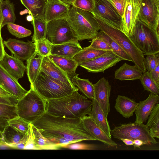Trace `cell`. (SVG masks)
I'll use <instances>...</instances> for the list:
<instances>
[{
	"label": "cell",
	"mask_w": 159,
	"mask_h": 159,
	"mask_svg": "<svg viewBox=\"0 0 159 159\" xmlns=\"http://www.w3.org/2000/svg\"><path fill=\"white\" fill-rule=\"evenodd\" d=\"M31 124L43 137L60 148L83 141L96 140L86 130L81 118L56 116L46 113Z\"/></svg>",
	"instance_id": "6da1fadb"
},
{
	"label": "cell",
	"mask_w": 159,
	"mask_h": 159,
	"mask_svg": "<svg viewBox=\"0 0 159 159\" xmlns=\"http://www.w3.org/2000/svg\"><path fill=\"white\" fill-rule=\"evenodd\" d=\"M92 100L75 91L67 96L46 101V113L56 116L82 118L90 115Z\"/></svg>",
	"instance_id": "7a4b0ae2"
},
{
	"label": "cell",
	"mask_w": 159,
	"mask_h": 159,
	"mask_svg": "<svg viewBox=\"0 0 159 159\" xmlns=\"http://www.w3.org/2000/svg\"><path fill=\"white\" fill-rule=\"evenodd\" d=\"M66 19L78 41L92 39L100 30L92 12L73 6Z\"/></svg>",
	"instance_id": "3957f363"
},
{
	"label": "cell",
	"mask_w": 159,
	"mask_h": 159,
	"mask_svg": "<svg viewBox=\"0 0 159 159\" xmlns=\"http://www.w3.org/2000/svg\"><path fill=\"white\" fill-rule=\"evenodd\" d=\"M94 17L100 30L116 42L130 57L135 65L143 73L145 72L146 70L143 63L144 54L135 45L130 37L120 30L97 16Z\"/></svg>",
	"instance_id": "277c9868"
},
{
	"label": "cell",
	"mask_w": 159,
	"mask_h": 159,
	"mask_svg": "<svg viewBox=\"0 0 159 159\" xmlns=\"http://www.w3.org/2000/svg\"><path fill=\"white\" fill-rule=\"evenodd\" d=\"M46 101L30 86V90L16 103L18 116L32 123L46 113Z\"/></svg>",
	"instance_id": "5b68a950"
},
{
	"label": "cell",
	"mask_w": 159,
	"mask_h": 159,
	"mask_svg": "<svg viewBox=\"0 0 159 159\" xmlns=\"http://www.w3.org/2000/svg\"><path fill=\"white\" fill-rule=\"evenodd\" d=\"M159 33L137 18L129 36L137 48L145 55L159 53Z\"/></svg>",
	"instance_id": "8992f818"
},
{
	"label": "cell",
	"mask_w": 159,
	"mask_h": 159,
	"mask_svg": "<svg viewBox=\"0 0 159 159\" xmlns=\"http://www.w3.org/2000/svg\"><path fill=\"white\" fill-rule=\"evenodd\" d=\"M30 86L46 100L63 97L79 90L53 79L41 70Z\"/></svg>",
	"instance_id": "52a82bcc"
},
{
	"label": "cell",
	"mask_w": 159,
	"mask_h": 159,
	"mask_svg": "<svg viewBox=\"0 0 159 159\" xmlns=\"http://www.w3.org/2000/svg\"><path fill=\"white\" fill-rule=\"evenodd\" d=\"M111 134L114 138L119 140L127 138L134 141L139 139L144 145H152L158 143L151 135L149 128L146 125L134 122L122 124L115 127L111 131Z\"/></svg>",
	"instance_id": "ba28073f"
},
{
	"label": "cell",
	"mask_w": 159,
	"mask_h": 159,
	"mask_svg": "<svg viewBox=\"0 0 159 159\" xmlns=\"http://www.w3.org/2000/svg\"><path fill=\"white\" fill-rule=\"evenodd\" d=\"M46 38L53 45L79 41L66 18L47 23Z\"/></svg>",
	"instance_id": "9c48e42d"
},
{
	"label": "cell",
	"mask_w": 159,
	"mask_h": 159,
	"mask_svg": "<svg viewBox=\"0 0 159 159\" xmlns=\"http://www.w3.org/2000/svg\"><path fill=\"white\" fill-rule=\"evenodd\" d=\"M94 1L93 15L121 30L122 18L112 5L106 0Z\"/></svg>",
	"instance_id": "30bf717a"
},
{
	"label": "cell",
	"mask_w": 159,
	"mask_h": 159,
	"mask_svg": "<svg viewBox=\"0 0 159 159\" xmlns=\"http://www.w3.org/2000/svg\"><path fill=\"white\" fill-rule=\"evenodd\" d=\"M139 20L159 33V5L155 0H139Z\"/></svg>",
	"instance_id": "8fae6325"
},
{
	"label": "cell",
	"mask_w": 159,
	"mask_h": 159,
	"mask_svg": "<svg viewBox=\"0 0 159 159\" xmlns=\"http://www.w3.org/2000/svg\"><path fill=\"white\" fill-rule=\"evenodd\" d=\"M121 60V58L110 51L100 57L78 65L89 72L98 73L104 72Z\"/></svg>",
	"instance_id": "7c38bea8"
},
{
	"label": "cell",
	"mask_w": 159,
	"mask_h": 159,
	"mask_svg": "<svg viewBox=\"0 0 159 159\" xmlns=\"http://www.w3.org/2000/svg\"><path fill=\"white\" fill-rule=\"evenodd\" d=\"M4 45L11 52L14 57L23 61L27 60L36 52L35 43L28 41H23L9 38L3 41Z\"/></svg>",
	"instance_id": "4fadbf2b"
},
{
	"label": "cell",
	"mask_w": 159,
	"mask_h": 159,
	"mask_svg": "<svg viewBox=\"0 0 159 159\" xmlns=\"http://www.w3.org/2000/svg\"><path fill=\"white\" fill-rule=\"evenodd\" d=\"M140 7V2L126 0L122 17L121 30L129 37L132 33Z\"/></svg>",
	"instance_id": "5bb4252c"
},
{
	"label": "cell",
	"mask_w": 159,
	"mask_h": 159,
	"mask_svg": "<svg viewBox=\"0 0 159 159\" xmlns=\"http://www.w3.org/2000/svg\"><path fill=\"white\" fill-rule=\"evenodd\" d=\"M95 99L107 117L110 111L109 99L111 89L108 80L102 77L94 84Z\"/></svg>",
	"instance_id": "9a60e30c"
},
{
	"label": "cell",
	"mask_w": 159,
	"mask_h": 159,
	"mask_svg": "<svg viewBox=\"0 0 159 159\" xmlns=\"http://www.w3.org/2000/svg\"><path fill=\"white\" fill-rule=\"evenodd\" d=\"M0 87L18 100L23 97L28 92L0 64Z\"/></svg>",
	"instance_id": "2e32d148"
},
{
	"label": "cell",
	"mask_w": 159,
	"mask_h": 159,
	"mask_svg": "<svg viewBox=\"0 0 159 159\" xmlns=\"http://www.w3.org/2000/svg\"><path fill=\"white\" fill-rule=\"evenodd\" d=\"M41 70L53 79L75 89H78L73 84L68 75L55 64L48 56L43 57Z\"/></svg>",
	"instance_id": "e0dca14e"
},
{
	"label": "cell",
	"mask_w": 159,
	"mask_h": 159,
	"mask_svg": "<svg viewBox=\"0 0 159 159\" xmlns=\"http://www.w3.org/2000/svg\"><path fill=\"white\" fill-rule=\"evenodd\" d=\"M70 8L71 6L61 0H52L47 2L44 9V19L48 22L55 20L66 18Z\"/></svg>",
	"instance_id": "ac0fdd59"
},
{
	"label": "cell",
	"mask_w": 159,
	"mask_h": 159,
	"mask_svg": "<svg viewBox=\"0 0 159 159\" xmlns=\"http://www.w3.org/2000/svg\"><path fill=\"white\" fill-rule=\"evenodd\" d=\"M84 127L96 140L100 141L108 147H116L117 144L110 138L95 122L90 116H85L81 118Z\"/></svg>",
	"instance_id": "d6986e66"
},
{
	"label": "cell",
	"mask_w": 159,
	"mask_h": 159,
	"mask_svg": "<svg viewBox=\"0 0 159 159\" xmlns=\"http://www.w3.org/2000/svg\"><path fill=\"white\" fill-rule=\"evenodd\" d=\"M0 64L15 79L18 80L24 75L26 66L22 61L8 54L6 52L0 61Z\"/></svg>",
	"instance_id": "ffe728a7"
},
{
	"label": "cell",
	"mask_w": 159,
	"mask_h": 159,
	"mask_svg": "<svg viewBox=\"0 0 159 159\" xmlns=\"http://www.w3.org/2000/svg\"><path fill=\"white\" fill-rule=\"evenodd\" d=\"M159 102V95L151 93L146 99L140 101L134 111L136 115L134 122L143 124L146 122L153 109Z\"/></svg>",
	"instance_id": "44dd1931"
},
{
	"label": "cell",
	"mask_w": 159,
	"mask_h": 159,
	"mask_svg": "<svg viewBox=\"0 0 159 159\" xmlns=\"http://www.w3.org/2000/svg\"><path fill=\"white\" fill-rule=\"evenodd\" d=\"M82 49L78 42H70L56 45L52 44L50 54L73 58Z\"/></svg>",
	"instance_id": "7402d4cb"
},
{
	"label": "cell",
	"mask_w": 159,
	"mask_h": 159,
	"mask_svg": "<svg viewBox=\"0 0 159 159\" xmlns=\"http://www.w3.org/2000/svg\"><path fill=\"white\" fill-rule=\"evenodd\" d=\"M115 101L114 108L125 118L133 116L139 104L133 99L123 95H118Z\"/></svg>",
	"instance_id": "603a6c76"
},
{
	"label": "cell",
	"mask_w": 159,
	"mask_h": 159,
	"mask_svg": "<svg viewBox=\"0 0 159 159\" xmlns=\"http://www.w3.org/2000/svg\"><path fill=\"white\" fill-rule=\"evenodd\" d=\"M143 73L136 65L131 66L125 63L116 70L114 77L121 81L134 80L139 79Z\"/></svg>",
	"instance_id": "cb8c5ba5"
},
{
	"label": "cell",
	"mask_w": 159,
	"mask_h": 159,
	"mask_svg": "<svg viewBox=\"0 0 159 159\" xmlns=\"http://www.w3.org/2000/svg\"><path fill=\"white\" fill-rule=\"evenodd\" d=\"M93 103L91 111L90 116L95 122L111 138V129L107 118L97 101L95 99L92 100Z\"/></svg>",
	"instance_id": "d4e9b609"
},
{
	"label": "cell",
	"mask_w": 159,
	"mask_h": 159,
	"mask_svg": "<svg viewBox=\"0 0 159 159\" xmlns=\"http://www.w3.org/2000/svg\"><path fill=\"white\" fill-rule=\"evenodd\" d=\"M48 57L55 64L66 73L71 79L74 76L79 75L75 73L78 64L73 58L51 54Z\"/></svg>",
	"instance_id": "484cf974"
},
{
	"label": "cell",
	"mask_w": 159,
	"mask_h": 159,
	"mask_svg": "<svg viewBox=\"0 0 159 159\" xmlns=\"http://www.w3.org/2000/svg\"><path fill=\"white\" fill-rule=\"evenodd\" d=\"M43 57L36 51L26 60V73L30 84L34 83L40 72Z\"/></svg>",
	"instance_id": "4316f807"
},
{
	"label": "cell",
	"mask_w": 159,
	"mask_h": 159,
	"mask_svg": "<svg viewBox=\"0 0 159 159\" xmlns=\"http://www.w3.org/2000/svg\"><path fill=\"white\" fill-rule=\"evenodd\" d=\"M16 20L15 8L9 0L0 2V22L1 29L9 23H14Z\"/></svg>",
	"instance_id": "83f0119b"
},
{
	"label": "cell",
	"mask_w": 159,
	"mask_h": 159,
	"mask_svg": "<svg viewBox=\"0 0 159 159\" xmlns=\"http://www.w3.org/2000/svg\"><path fill=\"white\" fill-rule=\"evenodd\" d=\"M33 17L44 19L46 0H20Z\"/></svg>",
	"instance_id": "f1b7e54d"
},
{
	"label": "cell",
	"mask_w": 159,
	"mask_h": 159,
	"mask_svg": "<svg viewBox=\"0 0 159 159\" xmlns=\"http://www.w3.org/2000/svg\"><path fill=\"white\" fill-rule=\"evenodd\" d=\"M32 128L34 150H56L60 148L43 137L32 124Z\"/></svg>",
	"instance_id": "f546056e"
},
{
	"label": "cell",
	"mask_w": 159,
	"mask_h": 159,
	"mask_svg": "<svg viewBox=\"0 0 159 159\" xmlns=\"http://www.w3.org/2000/svg\"><path fill=\"white\" fill-rule=\"evenodd\" d=\"M109 51L99 50L89 46L82 48L73 59L79 64L100 57Z\"/></svg>",
	"instance_id": "4dcf8cb0"
},
{
	"label": "cell",
	"mask_w": 159,
	"mask_h": 159,
	"mask_svg": "<svg viewBox=\"0 0 159 159\" xmlns=\"http://www.w3.org/2000/svg\"><path fill=\"white\" fill-rule=\"evenodd\" d=\"M107 43L111 51L122 60L133 62L128 54L111 37L101 30H100L96 36Z\"/></svg>",
	"instance_id": "1f68e13d"
},
{
	"label": "cell",
	"mask_w": 159,
	"mask_h": 159,
	"mask_svg": "<svg viewBox=\"0 0 159 159\" xmlns=\"http://www.w3.org/2000/svg\"><path fill=\"white\" fill-rule=\"evenodd\" d=\"M78 75L74 76L71 79L73 84L87 98L91 100L95 99L94 84L89 79L80 78Z\"/></svg>",
	"instance_id": "d6a6232c"
},
{
	"label": "cell",
	"mask_w": 159,
	"mask_h": 159,
	"mask_svg": "<svg viewBox=\"0 0 159 159\" xmlns=\"http://www.w3.org/2000/svg\"><path fill=\"white\" fill-rule=\"evenodd\" d=\"M25 134L8 125L1 133V141L5 144H14L18 142Z\"/></svg>",
	"instance_id": "836d02e7"
},
{
	"label": "cell",
	"mask_w": 159,
	"mask_h": 159,
	"mask_svg": "<svg viewBox=\"0 0 159 159\" xmlns=\"http://www.w3.org/2000/svg\"><path fill=\"white\" fill-rule=\"evenodd\" d=\"M146 125L149 128L151 135L159 138V104H156L148 118Z\"/></svg>",
	"instance_id": "e575fe53"
},
{
	"label": "cell",
	"mask_w": 159,
	"mask_h": 159,
	"mask_svg": "<svg viewBox=\"0 0 159 159\" xmlns=\"http://www.w3.org/2000/svg\"><path fill=\"white\" fill-rule=\"evenodd\" d=\"M47 23L43 19L33 17L31 22L34 29L32 42L46 38Z\"/></svg>",
	"instance_id": "d590c367"
},
{
	"label": "cell",
	"mask_w": 159,
	"mask_h": 159,
	"mask_svg": "<svg viewBox=\"0 0 159 159\" xmlns=\"http://www.w3.org/2000/svg\"><path fill=\"white\" fill-rule=\"evenodd\" d=\"M139 80L144 90L155 95H159V84L152 79L148 71L146 70L143 73Z\"/></svg>",
	"instance_id": "8d00e7d4"
},
{
	"label": "cell",
	"mask_w": 159,
	"mask_h": 159,
	"mask_svg": "<svg viewBox=\"0 0 159 159\" xmlns=\"http://www.w3.org/2000/svg\"><path fill=\"white\" fill-rule=\"evenodd\" d=\"M7 26L9 32L19 38L29 36L32 33L30 30L15 23H8Z\"/></svg>",
	"instance_id": "74e56055"
},
{
	"label": "cell",
	"mask_w": 159,
	"mask_h": 159,
	"mask_svg": "<svg viewBox=\"0 0 159 159\" xmlns=\"http://www.w3.org/2000/svg\"><path fill=\"white\" fill-rule=\"evenodd\" d=\"M34 43L36 45V51L43 57L50 55L52 43L47 38L40 39Z\"/></svg>",
	"instance_id": "f35d334b"
},
{
	"label": "cell",
	"mask_w": 159,
	"mask_h": 159,
	"mask_svg": "<svg viewBox=\"0 0 159 159\" xmlns=\"http://www.w3.org/2000/svg\"><path fill=\"white\" fill-rule=\"evenodd\" d=\"M8 123L9 125L24 134L27 132L30 123L18 116L8 120Z\"/></svg>",
	"instance_id": "ab89813d"
},
{
	"label": "cell",
	"mask_w": 159,
	"mask_h": 159,
	"mask_svg": "<svg viewBox=\"0 0 159 159\" xmlns=\"http://www.w3.org/2000/svg\"><path fill=\"white\" fill-rule=\"evenodd\" d=\"M17 116L16 106L0 103V117L8 120Z\"/></svg>",
	"instance_id": "60d3db41"
},
{
	"label": "cell",
	"mask_w": 159,
	"mask_h": 159,
	"mask_svg": "<svg viewBox=\"0 0 159 159\" xmlns=\"http://www.w3.org/2000/svg\"><path fill=\"white\" fill-rule=\"evenodd\" d=\"M143 59L144 65L146 70L150 72L159 64V53L156 54H148Z\"/></svg>",
	"instance_id": "b9f144b4"
},
{
	"label": "cell",
	"mask_w": 159,
	"mask_h": 159,
	"mask_svg": "<svg viewBox=\"0 0 159 159\" xmlns=\"http://www.w3.org/2000/svg\"><path fill=\"white\" fill-rule=\"evenodd\" d=\"M80 9L92 12L94 7V0H74L71 5Z\"/></svg>",
	"instance_id": "7bdbcfd3"
},
{
	"label": "cell",
	"mask_w": 159,
	"mask_h": 159,
	"mask_svg": "<svg viewBox=\"0 0 159 159\" xmlns=\"http://www.w3.org/2000/svg\"><path fill=\"white\" fill-rule=\"evenodd\" d=\"M89 46L100 50L111 51L107 43L97 37L92 39Z\"/></svg>",
	"instance_id": "ee69618b"
},
{
	"label": "cell",
	"mask_w": 159,
	"mask_h": 159,
	"mask_svg": "<svg viewBox=\"0 0 159 159\" xmlns=\"http://www.w3.org/2000/svg\"><path fill=\"white\" fill-rule=\"evenodd\" d=\"M115 8L122 18L123 16L126 0H106Z\"/></svg>",
	"instance_id": "f6af8a7d"
},
{
	"label": "cell",
	"mask_w": 159,
	"mask_h": 159,
	"mask_svg": "<svg viewBox=\"0 0 159 159\" xmlns=\"http://www.w3.org/2000/svg\"><path fill=\"white\" fill-rule=\"evenodd\" d=\"M27 132L25 134L23 138L17 143L11 144H5L2 142V144L6 146L7 147L11 148L17 149H24V147L26 144L27 138Z\"/></svg>",
	"instance_id": "bcb514c9"
},
{
	"label": "cell",
	"mask_w": 159,
	"mask_h": 159,
	"mask_svg": "<svg viewBox=\"0 0 159 159\" xmlns=\"http://www.w3.org/2000/svg\"><path fill=\"white\" fill-rule=\"evenodd\" d=\"M18 100L14 97L0 96V103L16 106Z\"/></svg>",
	"instance_id": "7dc6e473"
},
{
	"label": "cell",
	"mask_w": 159,
	"mask_h": 159,
	"mask_svg": "<svg viewBox=\"0 0 159 159\" xmlns=\"http://www.w3.org/2000/svg\"><path fill=\"white\" fill-rule=\"evenodd\" d=\"M149 72L152 79L159 84V64L153 70Z\"/></svg>",
	"instance_id": "c3c4849f"
},
{
	"label": "cell",
	"mask_w": 159,
	"mask_h": 159,
	"mask_svg": "<svg viewBox=\"0 0 159 159\" xmlns=\"http://www.w3.org/2000/svg\"><path fill=\"white\" fill-rule=\"evenodd\" d=\"M3 40L2 37H0V61L3 57L5 52Z\"/></svg>",
	"instance_id": "681fc988"
},
{
	"label": "cell",
	"mask_w": 159,
	"mask_h": 159,
	"mask_svg": "<svg viewBox=\"0 0 159 159\" xmlns=\"http://www.w3.org/2000/svg\"><path fill=\"white\" fill-rule=\"evenodd\" d=\"M143 145H144L143 142L140 139H136L133 141V145L135 148H139Z\"/></svg>",
	"instance_id": "f907efd6"
},
{
	"label": "cell",
	"mask_w": 159,
	"mask_h": 159,
	"mask_svg": "<svg viewBox=\"0 0 159 159\" xmlns=\"http://www.w3.org/2000/svg\"><path fill=\"white\" fill-rule=\"evenodd\" d=\"M121 140L127 146H131L133 144V141L130 139L124 138L121 139Z\"/></svg>",
	"instance_id": "816d5d0a"
},
{
	"label": "cell",
	"mask_w": 159,
	"mask_h": 159,
	"mask_svg": "<svg viewBox=\"0 0 159 159\" xmlns=\"http://www.w3.org/2000/svg\"><path fill=\"white\" fill-rule=\"evenodd\" d=\"M0 96L14 97L0 87Z\"/></svg>",
	"instance_id": "f5cc1de1"
},
{
	"label": "cell",
	"mask_w": 159,
	"mask_h": 159,
	"mask_svg": "<svg viewBox=\"0 0 159 159\" xmlns=\"http://www.w3.org/2000/svg\"><path fill=\"white\" fill-rule=\"evenodd\" d=\"M63 2L70 5L71 6L72 3L74 0H61Z\"/></svg>",
	"instance_id": "db71d44e"
},
{
	"label": "cell",
	"mask_w": 159,
	"mask_h": 159,
	"mask_svg": "<svg viewBox=\"0 0 159 159\" xmlns=\"http://www.w3.org/2000/svg\"><path fill=\"white\" fill-rule=\"evenodd\" d=\"M33 18V17L31 15H30L27 16L26 19L28 21H31L32 20Z\"/></svg>",
	"instance_id": "11a10c76"
},
{
	"label": "cell",
	"mask_w": 159,
	"mask_h": 159,
	"mask_svg": "<svg viewBox=\"0 0 159 159\" xmlns=\"http://www.w3.org/2000/svg\"><path fill=\"white\" fill-rule=\"evenodd\" d=\"M134 2L136 3H139V0H133Z\"/></svg>",
	"instance_id": "9f6ffc18"
},
{
	"label": "cell",
	"mask_w": 159,
	"mask_h": 159,
	"mask_svg": "<svg viewBox=\"0 0 159 159\" xmlns=\"http://www.w3.org/2000/svg\"><path fill=\"white\" fill-rule=\"evenodd\" d=\"M158 5H159V0H155Z\"/></svg>",
	"instance_id": "6f0895ef"
},
{
	"label": "cell",
	"mask_w": 159,
	"mask_h": 159,
	"mask_svg": "<svg viewBox=\"0 0 159 159\" xmlns=\"http://www.w3.org/2000/svg\"><path fill=\"white\" fill-rule=\"evenodd\" d=\"M1 24H0V37H1Z\"/></svg>",
	"instance_id": "680465c9"
},
{
	"label": "cell",
	"mask_w": 159,
	"mask_h": 159,
	"mask_svg": "<svg viewBox=\"0 0 159 159\" xmlns=\"http://www.w3.org/2000/svg\"><path fill=\"white\" fill-rule=\"evenodd\" d=\"M1 133L0 132V142L1 141Z\"/></svg>",
	"instance_id": "91938a15"
},
{
	"label": "cell",
	"mask_w": 159,
	"mask_h": 159,
	"mask_svg": "<svg viewBox=\"0 0 159 159\" xmlns=\"http://www.w3.org/2000/svg\"><path fill=\"white\" fill-rule=\"evenodd\" d=\"M46 0V2H49V1H51V0Z\"/></svg>",
	"instance_id": "94428289"
},
{
	"label": "cell",
	"mask_w": 159,
	"mask_h": 159,
	"mask_svg": "<svg viewBox=\"0 0 159 159\" xmlns=\"http://www.w3.org/2000/svg\"><path fill=\"white\" fill-rule=\"evenodd\" d=\"M2 0H0V2L1 1H2Z\"/></svg>",
	"instance_id": "6125c7cd"
}]
</instances>
